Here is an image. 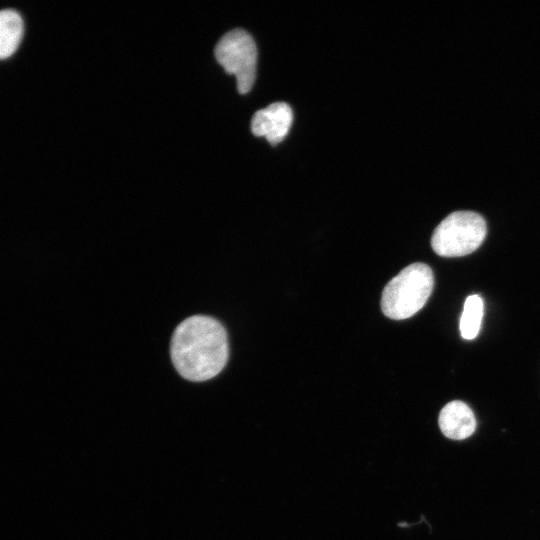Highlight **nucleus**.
I'll use <instances>...</instances> for the list:
<instances>
[{
    "instance_id": "1",
    "label": "nucleus",
    "mask_w": 540,
    "mask_h": 540,
    "mask_svg": "<svg viewBox=\"0 0 540 540\" xmlns=\"http://www.w3.org/2000/svg\"><path fill=\"white\" fill-rule=\"evenodd\" d=\"M170 355L174 368L184 379L192 382L212 379L228 361L227 332L210 316H190L175 328Z\"/></svg>"
},
{
    "instance_id": "2",
    "label": "nucleus",
    "mask_w": 540,
    "mask_h": 540,
    "mask_svg": "<svg viewBox=\"0 0 540 540\" xmlns=\"http://www.w3.org/2000/svg\"><path fill=\"white\" fill-rule=\"evenodd\" d=\"M433 286L434 275L427 264H410L385 286L381 298L384 315L394 320L413 316L425 305Z\"/></svg>"
},
{
    "instance_id": "3",
    "label": "nucleus",
    "mask_w": 540,
    "mask_h": 540,
    "mask_svg": "<svg viewBox=\"0 0 540 540\" xmlns=\"http://www.w3.org/2000/svg\"><path fill=\"white\" fill-rule=\"evenodd\" d=\"M486 234L487 224L481 214L459 210L449 214L435 228L431 246L439 256H465L480 247Z\"/></svg>"
},
{
    "instance_id": "4",
    "label": "nucleus",
    "mask_w": 540,
    "mask_h": 540,
    "mask_svg": "<svg viewBox=\"0 0 540 540\" xmlns=\"http://www.w3.org/2000/svg\"><path fill=\"white\" fill-rule=\"evenodd\" d=\"M217 62L237 80L240 94L248 93L255 81L257 47L252 36L243 29H234L221 37L215 46Z\"/></svg>"
},
{
    "instance_id": "5",
    "label": "nucleus",
    "mask_w": 540,
    "mask_h": 540,
    "mask_svg": "<svg viewBox=\"0 0 540 540\" xmlns=\"http://www.w3.org/2000/svg\"><path fill=\"white\" fill-rule=\"evenodd\" d=\"M293 121V112L288 103L274 102L258 110L251 120V131L255 136L265 137L276 145L288 134Z\"/></svg>"
},
{
    "instance_id": "6",
    "label": "nucleus",
    "mask_w": 540,
    "mask_h": 540,
    "mask_svg": "<svg viewBox=\"0 0 540 540\" xmlns=\"http://www.w3.org/2000/svg\"><path fill=\"white\" fill-rule=\"evenodd\" d=\"M438 424L443 435L452 440L466 439L476 430L473 411L460 400L451 401L441 409Z\"/></svg>"
},
{
    "instance_id": "7",
    "label": "nucleus",
    "mask_w": 540,
    "mask_h": 540,
    "mask_svg": "<svg viewBox=\"0 0 540 540\" xmlns=\"http://www.w3.org/2000/svg\"><path fill=\"white\" fill-rule=\"evenodd\" d=\"M24 33L21 15L13 9L0 10V60L17 50Z\"/></svg>"
},
{
    "instance_id": "8",
    "label": "nucleus",
    "mask_w": 540,
    "mask_h": 540,
    "mask_svg": "<svg viewBox=\"0 0 540 540\" xmlns=\"http://www.w3.org/2000/svg\"><path fill=\"white\" fill-rule=\"evenodd\" d=\"M483 300L478 295H470L464 302L463 312L460 317V333L464 339H474L480 330L483 317Z\"/></svg>"
}]
</instances>
